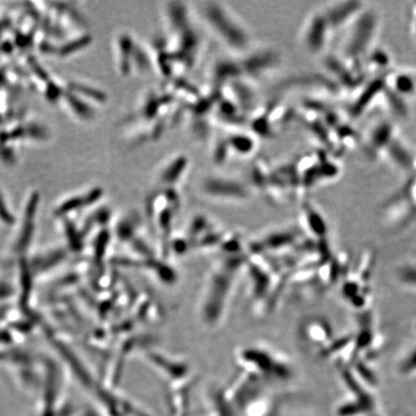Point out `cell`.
Wrapping results in <instances>:
<instances>
[{
    "mask_svg": "<svg viewBox=\"0 0 416 416\" xmlns=\"http://www.w3.org/2000/svg\"><path fill=\"white\" fill-rule=\"evenodd\" d=\"M245 262L247 259L242 254H226L209 275L201 305V317L206 325L214 326L222 318L236 275Z\"/></svg>",
    "mask_w": 416,
    "mask_h": 416,
    "instance_id": "cell-1",
    "label": "cell"
},
{
    "mask_svg": "<svg viewBox=\"0 0 416 416\" xmlns=\"http://www.w3.org/2000/svg\"><path fill=\"white\" fill-rule=\"evenodd\" d=\"M380 17L374 11L365 8L357 20L350 25L344 45V54L350 66L359 72L357 66L362 57L367 56L374 49L376 38L379 31Z\"/></svg>",
    "mask_w": 416,
    "mask_h": 416,
    "instance_id": "cell-3",
    "label": "cell"
},
{
    "mask_svg": "<svg viewBox=\"0 0 416 416\" xmlns=\"http://www.w3.org/2000/svg\"><path fill=\"white\" fill-rule=\"evenodd\" d=\"M390 72V70H388ZM380 77H375L371 82L365 85L355 98V102H353L350 113L353 118H359L368 109V107L375 102L376 98L383 95V93L387 88V72Z\"/></svg>",
    "mask_w": 416,
    "mask_h": 416,
    "instance_id": "cell-9",
    "label": "cell"
},
{
    "mask_svg": "<svg viewBox=\"0 0 416 416\" xmlns=\"http://www.w3.org/2000/svg\"><path fill=\"white\" fill-rule=\"evenodd\" d=\"M203 191L209 198L222 201H245L249 196L243 184L229 178H208L203 184Z\"/></svg>",
    "mask_w": 416,
    "mask_h": 416,
    "instance_id": "cell-6",
    "label": "cell"
},
{
    "mask_svg": "<svg viewBox=\"0 0 416 416\" xmlns=\"http://www.w3.org/2000/svg\"><path fill=\"white\" fill-rule=\"evenodd\" d=\"M416 5V3H415ZM413 33H415V37L416 39V8L413 10Z\"/></svg>",
    "mask_w": 416,
    "mask_h": 416,
    "instance_id": "cell-17",
    "label": "cell"
},
{
    "mask_svg": "<svg viewBox=\"0 0 416 416\" xmlns=\"http://www.w3.org/2000/svg\"><path fill=\"white\" fill-rule=\"evenodd\" d=\"M387 85L401 97H412L416 95V74L407 70L388 72Z\"/></svg>",
    "mask_w": 416,
    "mask_h": 416,
    "instance_id": "cell-11",
    "label": "cell"
},
{
    "mask_svg": "<svg viewBox=\"0 0 416 416\" xmlns=\"http://www.w3.org/2000/svg\"><path fill=\"white\" fill-rule=\"evenodd\" d=\"M331 27L324 13H315L307 19L302 32V43L310 52H320L329 41Z\"/></svg>",
    "mask_w": 416,
    "mask_h": 416,
    "instance_id": "cell-7",
    "label": "cell"
},
{
    "mask_svg": "<svg viewBox=\"0 0 416 416\" xmlns=\"http://www.w3.org/2000/svg\"><path fill=\"white\" fill-rule=\"evenodd\" d=\"M365 9L364 3L360 1L337 2L324 12L332 31L351 25Z\"/></svg>",
    "mask_w": 416,
    "mask_h": 416,
    "instance_id": "cell-8",
    "label": "cell"
},
{
    "mask_svg": "<svg viewBox=\"0 0 416 416\" xmlns=\"http://www.w3.org/2000/svg\"><path fill=\"white\" fill-rule=\"evenodd\" d=\"M264 55V54H263ZM263 55H262L261 54V56H259V54L256 55V59L257 60V61L259 62H261L262 61V58H263ZM262 65V63H261ZM261 69H262V66L261 67V66H259V64H256V69H254V72H256V74H259V72H261Z\"/></svg>",
    "mask_w": 416,
    "mask_h": 416,
    "instance_id": "cell-16",
    "label": "cell"
},
{
    "mask_svg": "<svg viewBox=\"0 0 416 416\" xmlns=\"http://www.w3.org/2000/svg\"><path fill=\"white\" fill-rule=\"evenodd\" d=\"M367 61L368 67L371 70H387L392 63V57L387 50L377 47L369 52L367 56Z\"/></svg>",
    "mask_w": 416,
    "mask_h": 416,
    "instance_id": "cell-15",
    "label": "cell"
},
{
    "mask_svg": "<svg viewBox=\"0 0 416 416\" xmlns=\"http://www.w3.org/2000/svg\"><path fill=\"white\" fill-rule=\"evenodd\" d=\"M384 155L400 170L412 173L416 168V160L412 151L400 138L396 137L385 150Z\"/></svg>",
    "mask_w": 416,
    "mask_h": 416,
    "instance_id": "cell-10",
    "label": "cell"
},
{
    "mask_svg": "<svg viewBox=\"0 0 416 416\" xmlns=\"http://www.w3.org/2000/svg\"><path fill=\"white\" fill-rule=\"evenodd\" d=\"M201 14L211 32L229 49L236 52L249 49L251 35L229 7L218 2H209L201 7Z\"/></svg>",
    "mask_w": 416,
    "mask_h": 416,
    "instance_id": "cell-2",
    "label": "cell"
},
{
    "mask_svg": "<svg viewBox=\"0 0 416 416\" xmlns=\"http://www.w3.org/2000/svg\"><path fill=\"white\" fill-rule=\"evenodd\" d=\"M273 353L261 348L249 347L238 353L237 362L251 377L261 379L286 380L290 374V367L286 360L274 357Z\"/></svg>",
    "mask_w": 416,
    "mask_h": 416,
    "instance_id": "cell-4",
    "label": "cell"
},
{
    "mask_svg": "<svg viewBox=\"0 0 416 416\" xmlns=\"http://www.w3.org/2000/svg\"><path fill=\"white\" fill-rule=\"evenodd\" d=\"M327 323L320 319L310 320L305 323L304 329H302V334L307 342L311 343L315 346H319L323 349L325 343L329 341L330 335L328 332H330V327L326 325Z\"/></svg>",
    "mask_w": 416,
    "mask_h": 416,
    "instance_id": "cell-12",
    "label": "cell"
},
{
    "mask_svg": "<svg viewBox=\"0 0 416 416\" xmlns=\"http://www.w3.org/2000/svg\"><path fill=\"white\" fill-rule=\"evenodd\" d=\"M304 215L305 222L310 233L323 239V237L326 236L327 228L326 222L323 219L321 214L314 206L307 204L304 208Z\"/></svg>",
    "mask_w": 416,
    "mask_h": 416,
    "instance_id": "cell-13",
    "label": "cell"
},
{
    "mask_svg": "<svg viewBox=\"0 0 416 416\" xmlns=\"http://www.w3.org/2000/svg\"><path fill=\"white\" fill-rule=\"evenodd\" d=\"M397 137L395 125L387 120H380L368 131L365 139V153L370 160L384 155L385 150Z\"/></svg>",
    "mask_w": 416,
    "mask_h": 416,
    "instance_id": "cell-5",
    "label": "cell"
},
{
    "mask_svg": "<svg viewBox=\"0 0 416 416\" xmlns=\"http://www.w3.org/2000/svg\"><path fill=\"white\" fill-rule=\"evenodd\" d=\"M383 95H384L385 102H387V107H390L392 113H394L398 117H408V107L405 102L404 98L401 97L394 91L390 89V87H387V85L384 93H383Z\"/></svg>",
    "mask_w": 416,
    "mask_h": 416,
    "instance_id": "cell-14",
    "label": "cell"
}]
</instances>
